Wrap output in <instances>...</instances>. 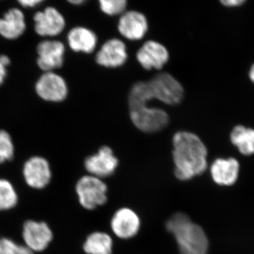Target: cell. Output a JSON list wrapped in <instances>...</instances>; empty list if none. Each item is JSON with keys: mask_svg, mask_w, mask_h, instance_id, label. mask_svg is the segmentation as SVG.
Masks as SVG:
<instances>
[{"mask_svg": "<svg viewBox=\"0 0 254 254\" xmlns=\"http://www.w3.org/2000/svg\"><path fill=\"white\" fill-rule=\"evenodd\" d=\"M0 63L6 68V66H9L11 63V60L6 55H0Z\"/></svg>", "mask_w": 254, "mask_h": 254, "instance_id": "29", "label": "cell"}, {"mask_svg": "<svg viewBox=\"0 0 254 254\" xmlns=\"http://www.w3.org/2000/svg\"><path fill=\"white\" fill-rule=\"evenodd\" d=\"M36 91L38 96L46 101L59 103L66 99L68 91L64 78L58 73L49 71L38 78Z\"/></svg>", "mask_w": 254, "mask_h": 254, "instance_id": "10", "label": "cell"}, {"mask_svg": "<svg viewBox=\"0 0 254 254\" xmlns=\"http://www.w3.org/2000/svg\"><path fill=\"white\" fill-rule=\"evenodd\" d=\"M117 28L119 35L125 41L141 42L148 35L149 23L143 13L136 10H127L119 16Z\"/></svg>", "mask_w": 254, "mask_h": 254, "instance_id": "7", "label": "cell"}, {"mask_svg": "<svg viewBox=\"0 0 254 254\" xmlns=\"http://www.w3.org/2000/svg\"><path fill=\"white\" fill-rule=\"evenodd\" d=\"M23 239L26 247L32 252L46 250L53 238V234L48 224L44 222L28 220L23 227Z\"/></svg>", "mask_w": 254, "mask_h": 254, "instance_id": "13", "label": "cell"}, {"mask_svg": "<svg viewBox=\"0 0 254 254\" xmlns=\"http://www.w3.org/2000/svg\"><path fill=\"white\" fill-rule=\"evenodd\" d=\"M240 163L234 158H218L210 166V174L215 183L221 186H231L237 182Z\"/></svg>", "mask_w": 254, "mask_h": 254, "instance_id": "18", "label": "cell"}, {"mask_svg": "<svg viewBox=\"0 0 254 254\" xmlns=\"http://www.w3.org/2000/svg\"><path fill=\"white\" fill-rule=\"evenodd\" d=\"M230 141L241 154L250 156L254 155V128L243 125H237L232 128Z\"/></svg>", "mask_w": 254, "mask_h": 254, "instance_id": "19", "label": "cell"}, {"mask_svg": "<svg viewBox=\"0 0 254 254\" xmlns=\"http://www.w3.org/2000/svg\"><path fill=\"white\" fill-rule=\"evenodd\" d=\"M110 225L117 237L127 240L136 236L139 231L141 221L139 217L133 210L123 208L114 214Z\"/></svg>", "mask_w": 254, "mask_h": 254, "instance_id": "15", "label": "cell"}, {"mask_svg": "<svg viewBox=\"0 0 254 254\" xmlns=\"http://www.w3.org/2000/svg\"><path fill=\"white\" fill-rule=\"evenodd\" d=\"M136 60L145 70H160L168 63L170 53L161 42L145 40L136 53Z\"/></svg>", "mask_w": 254, "mask_h": 254, "instance_id": "8", "label": "cell"}, {"mask_svg": "<svg viewBox=\"0 0 254 254\" xmlns=\"http://www.w3.org/2000/svg\"><path fill=\"white\" fill-rule=\"evenodd\" d=\"M65 51L64 44L58 40L48 38L40 42L37 46L38 66L45 72L62 67Z\"/></svg>", "mask_w": 254, "mask_h": 254, "instance_id": "9", "label": "cell"}, {"mask_svg": "<svg viewBox=\"0 0 254 254\" xmlns=\"http://www.w3.org/2000/svg\"><path fill=\"white\" fill-rule=\"evenodd\" d=\"M113 241L105 232H95L88 235L83 250L87 254H113Z\"/></svg>", "mask_w": 254, "mask_h": 254, "instance_id": "20", "label": "cell"}, {"mask_svg": "<svg viewBox=\"0 0 254 254\" xmlns=\"http://www.w3.org/2000/svg\"><path fill=\"white\" fill-rule=\"evenodd\" d=\"M14 154V146L9 133L0 130V164L12 160Z\"/></svg>", "mask_w": 254, "mask_h": 254, "instance_id": "23", "label": "cell"}, {"mask_svg": "<svg viewBox=\"0 0 254 254\" xmlns=\"http://www.w3.org/2000/svg\"><path fill=\"white\" fill-rule=\"evenodd\" d=\"M128 58L126 43L120 38H112L103 42L96 54V63L106 68L123 66Z\"/></svg>", "mask_w": 254, "mask_h": 254, "instance_id": "11", "label": "cell"}, {"mask_svg": "<svg viewBox=\"0 0 254 254\" xmlns=\"http://www.w3.org/2000/svg\"><path fill=\"white\" fill-rule=\"evenodd\" d=\"M148 82L154 100H158L166 105H175L181 103L183 99V86L170 73H158Z\"/></svg>", "mask_w": 254, "mask_h": 254, "instance_id": "5", "label": "cell"}, {"mask_svg": "<svg viewBox=\"0 0 254 254\" xmlns=\"http://www.w3.org/2000/svg\"><path fill=\"white\" fill-rule=\"evenodd\" d=\"M101 12L110 17H119L127 11L128 0H98Z\"/></svg>", "mask_w": 254, "mask_h": 254, "instance_id": "22", "label": "cell"}, {"mask_svg": "<svg viewBox=\"0 0 254 254\" xmlns=\"http://www.w3.org/2000/svg\"><path fill=\"white\" fill-rule=\"evenodd\" d=\"M181 254H208L209 242L204 230L186 214L177 213L166 222Z\"/></svg>", "mask_w": 254, "mask_h": 254, "instance_id": "2", "label": "cell"}, {"mask_svg": "<svg viewBox=\"0 0 254 254\" xmlns=\"http://www.w3.org/2000/svg\"><path fill=\"white\" fill-rule=\"evenodd\" d=\"M33 21L35 32L42 38H56L67 26L64 15L54 5H49L43 9L38 10L33 14Z\"/></svg>", "mask_w": 254, "mask_h": 254, "instance_id": "4", "label": "cell"}, {"mask_svg": "<svg viewBox=\"0 0 254 254\" xmlns=\"http://www.w3.org/2000/svg\"><path fill=\"white\" fill-rule=\"evenodd\" d=\"M132 123L145 133H155L168 126L170 118L165 110L141 103L128 107Z\"/></svg>", "mask_w": 254, "mask_h": 254, "instance_id": "3", "label": "cell"}, {"mask_svg": "<svg viewBox=\"0 0 254 254\" xmlns=\"http://www.w3.org/2000/svg\"><path fill=\"white\" fill-rule=\"evenodd\" d=\"M175 175L187 181L204 173L208 167V150L203 141L192 132H177L173 138Z\"/></svg>", "mask_w": 254, "mask_h": 254, "instance_id": "1", "label": "cell"}, {"mask_svg": "<svg viewBox=\"0 0 254 254\" xmlns=\"http://www.w3.org/2000/svg\"><path fill=\"white\" fill-rule=\"evenodd\" d=\"M23 177L28 186L42 190L51 181L50 164L46 158L34 156L28 159L23 169Z\"/></svg>", "mask_w": 254, "mask_h": 254, "instance_id": "14", "label": "cell"}, {"mask_svg": "<svg viewBox=\"0 0 254 254\" xmlns=\"http://www.w3.org/2000/svg\"><path fill=\"white\" fill-rule=\"evenodd\" d=\"M6 76V69L4 66H3L0 63V86L4 83L5 78Z\"/></svg>", "mask_w": 254, "mask_h": 254, "instance_id": "27", "label": "cell"}, {"mask_svg": "<svg viewBox=\"0 0 254 254\" xmlns=\"http://www.w3.org/2000/svg\"><path fill=\"white\" fill-rule=\"evenodd\" d=\"M79 203L87 210H93L104 205L108 200V187L103 180L93 175H86L76 185Z\"/></svg>", "mask_w": 254, "mask_h": 254, "instance_id": "6", "label": "cell"}, {"mask_svg": "<svg viewBox=\"0 0 254 254\" xmlns=\"http://www.w3.org/2000/svg\"><path fill=\"white\" fill-rule=\"evenodd\" d=\"M119 165L118 158L108 146H103L98 153L86 158L85 168L88 173L98 178L111 176Z\"/></svg>", "mask_w": 254, "mask_h": 254, "instance_id": "12", "label": "cell"}, {"mask_svg": "<svg viewBox=\"0 0 254 254\" xmlns=\"http://www.w3.org/2000/svg\"><path fill=\"white\" fill-rule=\"evenodd\" d=\"M65 1L71 6H78L84 4L88 0H65Z\"/></svg>", "mask_w": 254, "mask_h": 254, "instance_id": "28", "label": "cell"}, {"mask_svg": "<svg viewBox=\"0 0 254 254\" xmlns=\"http://www.w3.org/2000/svg\"><path fill=\"white\" fill-rule=\"evenodd\" d=\"M66 42L70 49L73 52L91 54L96 49L99 43V38L91 28L75 26L68 30Z\"/></svg>", "mask_w": 254, "mask_h": 254, "instance_id": "16", "label": "cell"}, {"mask_svg": "<svg viewBox=\"0 0 254 254\" xmlns=\"http://www.w3.org/2000/svg\"><path fill=\"white\" fill-rule=\"evenodd\" d=\"M17 203V193L11 182L0 179V210H10Z\"/></svg>", "mask_w": 254, "mask_h": 254, "instance_id": "21", "label": "cell"}, {"mask_svg": "<svg viewBox=\"0 0 254 254\" xmlns=\"http://www.w3.org/2000/svg\"><path fill=\"white\" fill-rule=\"evenodd\" d=\"M0 254H33L26 246L15 243L7 238L0 239Z\"/></svg>", "mask_w": 254, "mask_h": 254, "instance_id": "24", "label": "cell"}, {"mask_svg": "<svg viewBox=\"0 0 254 254\" xmlns=\"http://www.w3.org/2000/svg\"><path fill=\"white\" fill-rule=\"evenodd\" d=\"M21 8L26 9H35L46 1V0H16Z\"/></svg>", "mask_w": 254, "mask_h": 254, "instance_id": "25", "label": "cell"}, {"mask_svg": "<svg viewBox=\"0 0 254 254\" xmlns=\"http://www.w3.org/2000/svg\"><path fill=\"white\" fill-rule=\"evenodd\" d=\"M222 4L227 6H237L242 5L246 0H220Z\"/></svg>", "mask_w": 254, "mask_h": 254, "instance_id": "26", "label": "cell"}, {"mask_svg": "<svg viewBox=\"0 0 254 254\" xmlns=\"http://www.w3.org/2000/svg\"><path fill=\"white\" fill-rule=\"evenodd\" d=\"M249 76H250L251 81L254 83V64L251 66L250 71H249Z\"/></svg>", "mask_w": 254, "mask_h": 254, "instance_id": "30", "label": "cell"}, {"mask_svg": "<svg viewBox=\"0 0 254 254\" xmlns=\"http://www.w3.org/2000/svg\"><path fill=\"white\" fill-rule=\"evenodd\" d=\"M27 28L26 15L19 7H11L0 17V36L9 41L17 40Z\"/></svg>", "mask_w": 254, "mask_h": 254, "instance_id": "17", "label": "cell"}]
</instances>
